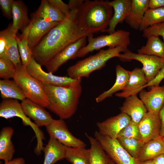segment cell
<instances>
[{"mask_svg":"<svg viewBox=\"0 0 164 164\" xmlns=\"http://www.w3.org/2000/svg\"><path fill=\"white\" fill-rule=\"evenodd\" d=\"M70 9V15L51 29L32 49V57L42 66L70 44L90 34L82 30L76 20L78 10Z\"/></svg>","mask_w":164,"mask_h":164,"instance_id":"6da1fadb","label":"cell"},{"mask_svg":"<svg viewBox=\"0 0 164 164\" xmlns=\"http://www.w3.org/2000/svg\"><path fill=\"white\" fill-rule=\"evenodd\" d=\"M113 9L109 1L84 0L78 9L77 23L89 34L104 32L108 28Z\"/></svg>","mask_w":164,"mask_h":164,"instance_id":"7a4b0ae2","label":"cell"},{"mask_svg":"<svg viewBox=\"0 0 164 164\" xmlns=\"http://www.w3.org/2000/svg\"><path fill=\"white\" fill-rule=\"evenodd\" d=\"M43 85L49 102L46 108L60 119L72 117L76 111L82 94L81 84L69 87Z\"/></svg>","mask_w":164,"mask_h":164,"instance_id":"3957f363","label":"cell"},{"mask_svg":"<svg viewBox=\"0 0 164 164\" xmlns=\"http://www.w3.org/2000/svg\"><path fill=\"white\" fill-rule=\"evenodd\" d=\"M126 50L119 46L100 50L96 54L79 60L69 67L67 71L68 76L73 78L88 77L92 73L105 67L108 60L118 57L121 52H124Z\"/></svg>","mask_w":164,"mask_h":164,"instance_id":"277c9868","label":"cell"},{"mask_svg":"<svg viewBox=\"0 0 164 164\" xmlns=\"http://www.w3.org/2000/svg\"><path fill=\"white\" fill-rule=\"evenodd\" d=\"M15 67L13 80L20 87L26 99L47 108L48 101L43 84L28 72L26 67L19 65Z\"/></svg>","mask_w":164,"mask_h":164,"instance_id":"5b68a950","label":"cell"},{"mask_svg":"<svg viewBox=\"0 0 164 164\" xmlns=\"http://www.w3.org/2000/svg\"><path fill=\"white\" fill-rule=\"evenodd\" d=\"M130 34L129 32L121 29L96 37L91 34L87 37L88 43L79 50L76 57H83L90 52L106 46L114 48L120 46L126 50L130 43Z\"/></svg>","mask_w":164,"mask_h":164,"instance_id":"8992f818","label":"cell"},{"mask_svg":"<svg viewBox=\"0 0 164 164\" xmlns=\"http://www.w3.org/2000/svg\"><path fill=\"white\" fill-rule=\"evenodd\" d=\"M94 137L110 158L116 164H139L138 159L130 155L117 139L103 135L98 131L95 132Z\"/></svg>","mask_w":164,"mask_h":164,"instance_id":"52a82bcc","label":"cell"},{"mask_svg":"<svg viewBox=\"0 0 164 164\" xmlns=\"http://www.w3.org/2000/svg\"><path fill=\"white\" fill-rule=\"evenodd\" d=\"M27 70L31 76L43 84L53 86L69 87L81 84V78H73L69 76L55 75L43 70L41 66L32 57L26 66Z\"/></svg>","mask_w":164,"mask_h":164,"instance_id":"ba28073f","label":"cell"},{"mask_svg":"<svg viewBox=\"0 0 164 164\" xmlns=\"http://www.w3.org/2000/svg\"><path fill=\"white\" fill-rule=\"evenodd\" d=\"M0 117L5 119L14 117L20 118L22 119L24 125L30 126L33 130L38 142H42L44 139L43 132L25 114L21 103L18 100L13 99H3L0 104Z\"/></svg>","mask_w":164,"mask_h":164,"instance_id":"9c48e42d","label":"cell"},{"mask_svg":"<svg viewBox=\"0 0 164 164\" xmlns=\"http://www.w3.org/2000/svg\"><path fill=\"white\" fill-rule=\"evenodd\" d=\"M122 61L135 60L141 62L148 83L153 80L164 66V59L154 56L136 53L128 49L118 57Z\"/></svg>","mask_w":164,"mask_h":164,"instance_id":"30bf717a","label":"cell"},{"mask_svg":"<svg viewBox=\"0 0 164 164\" xmlns=\"http://www.w3.org/2000/svg\"><path fill=\"white\" fill-rule=\"evenodd\" d=\"M46 127L50 137L55 138L66 147H85L86 146L83 141L72 134L63 119H53Z\"/></svg>","mask_w":164,"mask_h":164,"instance_id":"8fae6325","label":"cell"},{"mask_svg":"<svg viewBox=\"0 0 164 164\" xmlns=\"http://www.w3.org/2000/svg\"><path fill=\"white\" fill-rule=\"evenodd\" d=\"M87 36H84L69 45L56 54L45 66L48 72L54 73L63 64L76 58L79 50L86 45Z\"/></svg>","mask_w":164,"mask_h":164,"instance_id":"7c38bea8","label":"cell"},{"mask_svg":"<svg viewBox=\"0 0 164 164\" xmlns=\"http://www.w3.org/2000/svg\"><path fill=\"white\" fill-rule=\"evenodd\" d=\"M131 117L121 112L102 122H98L97 125L101 134L111 138L117 139L121 131L129 123Z\"/></svg>","mask_w":164,"mask_h":164,"instance_id":"4fadbf2b","label":"cell"},{"mask_svg":"<svg viewBox=\"0 0 164 164\" xmlns=\"http://www.w3.org/2000/svg\"><path fill=\"white\" fill-rule=\"evenodd\" d=\"M161 125L159 113L147 112L138 123L142 140L146 143L159 136Z\"/></svg>","mask_w":164,"mask_h":164,"instance_id":"5bb4252c","label":"cell"},{"mask_svg":"<svg viewBox=\"0 0 164 164\" xmlns=\"http://www.w3.org/2000/svg\"><path fill=\"white\" fill-rule=\"evenodd\" d=\"M150 89H143L139 92L140 99L148 111L159 113L164 105V86L150 87Z\"/></svg>","mask_w":164,"mask_h":164,"instance_id":"9a60e30c","label":"cell"},{"mask_svg":"<svg viewBox=\"0 0 164 164\" xmlns=\"http://www.w3.org/2000/svg\"><path fill=\"white\" fill-rule=\"evenodd\" d=\"M22 109L25 114L39 127L50 124L53 119L43 107L30 100L25 99L21 101Z\"/></svg>","mask_w":164,"mask_h":164,"instance_id":"2e32d148","label":"cell"},{"mask_svg":"<svg viewBox=\"0 0 164 164\" xmlns=\"http://www.w3.org/2000/svg\"><path fill=\"white\" fill-rule=\"evenodd\" d=\"M30 20L32 26L28 39L29 46L32 50L49 31L60 22L47 21L32 13Z\"/></svg>","mask_w":164,"mask_h":164,"instance_id":"e0dca14e","label":"cell"},{"mask_svg":"<svg viewBox=\"0 0 164 164\" xmlns=\"http://www.w3.org/2000/svg\"><path fill=\"white\" fill-rule=\"evenodd\" d=\"M148 83L142 68L136 67L130 71L129 80L125 88L121 92L116 93L115 95L125 98L137 94L143 89V87Z\"/></svg>","mask_w":164,"mask_h":164,"instance_id":"ac0fdd59","label":"cell"},{"mask_svg":"<svg viewBox=\"0 0 164 164\" xmlns=\"http://www.w3.org/2000/svg\"><path fill=\"white\" fill-rule=\"evenodd\" d=\"M109 3L114 10V13L108 28L104 32L109 34L115 31V28L118 24L125 21L131 10L132 0H114L109 1Z\"/></svg>","mask_w":164,"mask_h":164,"instance_id":"d6986e66","label":"cell"},{"mask_svg":"<svg viewBox=\"0 0 164 164\" xmlns=\"http://www.w3.org/2000/svg\"><path fill=\"white\" fill-rule=\"evenodd\" d=\"M121 112L129 116L131 119L138 123L147 112V109L142 101L137 94L126 98L122 106L119 108Z\"/></svg>","mask_w":164,"mask_h":164,"instance_id":"ffe728a7","label":"cell"},{"mask_svg":"<svg viewBox=\"0 0 164 164\" xmlns=\"http://www.w3.org/2000/svg\"><path fill=\"white\" fill-rule=\"evenodd\" d=\"M34 15L50 22H60L67 17L53 2V0H43Z\"/></svg>","mask_w":164,"mask_h":164,"instance_id":"44dd1931","label":"cell"},{"mask_svg":"<svg viewBox=\"0 0 164 164\" xmlns=\"http://www.w3.org/2000/svg\"><path fill=\"white\" fill-rule=\"evenodd\" d=\"M12 29L16 32L23 31L31 22L28 16V9L23 2L20 0L14 1L12 11Z\"/></svg>","mask_w":164,"mask_h":164,"instance_id":"7402d4cb","label":"cell"},{"mask_svg":"<svg viewBox=\"0 0 164 164\" xmlns=\"http://www.w3.org/2000/svg\"><path fill=\"white\" fill-rule=\"evenodd\" d=\"M149 1L132 0L131 10L125 21L132 28L139 30L145 13L149 9Z\"/></svg>","mask_w":164,"mask_h":164,"instance_id":"603a6c76","label":"cell"},{"mask_svg":"<svg viewBox=\"0 0 164 164\" xmlns=\"http://www.w3.org/2000/svg\"><path fill=\"white\" fill-rule=\"evenodd\" d=\"M66 146L55 138L50 137L47 144L43 147V164H54L65 159Z\"/></svg>","mask_w":164,"mask_h":164,"instance_id":"cb8c5ba5","label":"cell"},{"mask_svg":"<svg viewBox=\"0 0 164 164\" xmlns=\"http://www.w3.org/2000/svg\"><path fill=\"white\" fill-rule=\"evenodd\" d=\"M115 71L116 79L114 83L110 88L103 92L96 98L97 103L112 96L119 91H123L126 87L129 80L130 71L125 70L120 65H118L116 67Z\"/></svg>","mask_w":164,"mask_h":164,"instance_id":"d4e9b609","label":"cell"},{"mask_svg":"<svg viewBox=\"0 0 164 164\" xmlns=\"http://www.w3.org/2000/svg\"><path fill=\"white\" fill-rule=\"evenodd\" d=\"M13 128L10 126L3 127L0 132V159L6 162L12 160L15 152L12 141Z\"/></svg>","mask_w":164,"mask_h":164,"instance_id":"484cf974","label":"cell"},{"mask_svg":"<svg viewBox=\"0 0 164 164\" xmlns=\"http://www.w3.org/2000/svg\"><path fill=\"white\" fill-rule=\"evenodd\" d=\"M164 154V142L160 135L145 143L138 158L139 162L153 159Z\"/></svg>","mask_w":164,"mask_h":164,"instance_id":"4316f807","label":"cell"},{"mask_svg":"<svg viewBox=\"0 0 164 164\" xmlns=\"http://www.w3.org/2000/svg\"><path fill=\"white\" fill-rule=\"evenodd\" d=\"M2 31L6 41L7 52L9 58L15 67L22 64L16 39L17 32L12 29L11 24Z\"/></svg>","mask_w":164,"mask_h":164,"instance_id":"83f0119b","label":"cell"},{"mask_svg":"<svg viewBox=\"0 0 164 164\" xmlns=\"http://www.w3.org/2000/svg\"><path fill=\"white\" fill-rule=\"evenodd\" d=\"M32 26L31 22L23 31L22 33L17 35L18 50L22 65L26 67L32 58V50L29 47L28 42L29 32Z\"/></svg>","mask_w":164,"mask_h":164,"instance_id":"f1b7e54d","label":"cell"},{"mask_svg":"<svg viewBox=\"0 0 164 164\" xmlns=\"http://www.w3.org/2000/svg\"><path fill=\"white\" fill-rule=\"evenodd\" d=\"M90 144L89 149L90 164H108L111 159L99 142L85 133Z\"/></svg>","mask_w":164,"mask_h":164,"instance_id":"f546056e","label":"cell"},{"mask_svg":"<svg viewBox=\"0 0 164 164\" xmlns=\"http://www.w3.org/2000/svg\"><path fill=\"white\" fill-rule=\"evenodd\" d=\"M0 91L1 97L3 99H13L22 101L26 98L20 87L14 80H0Z\"/></svg>","mask_w":164,"mask_h":164,"instance_id":"4dcf8cb0","label":"cell"},{"mask_svg":"<svg viewBox=\"0 0 164 164\" xmlns=\"http://www.w3.org/2000/svg\"><path fill=\"white\" fill-rule=\"evenodd\" d=\"M147 39L145 45L138 50V53L155 56L164 59V42L158 36H151Z\"/></svg>","mask_w":164,"mask_h":164,"instance_id":"1f68e13d","label":"cell"},{"mask_svg":"<svg viewBox=\"0 0 164 164\" xmlns=\"http://www.w3.org/2000/svg\"><path fill=\"white\" fill-rule=\"evenodd\" d=\"M65 159L71 164H90L89 149L66 147Z\"/></svg>","mask_w":164,"mask_h":164,"instance_id":"d6a6232c","label":"cell"},{"mask_svg":"<svg viewBox=\"0 0 164 164\" xmlns=\"http://www.w3.org/2000/svg\"><path fill=\"white\" fill-rule=\"evenodd\" d=\"M164 22V7L148 9L144 16L139 30L143 31L153 25Z\"/></svg>","mask_w":164,"mask_h":164,"instance_id":"836d02e7","label":"cell"},{"mask_svg":"<svg viewBox=\"0 0 164 164\" xmlns=\"http://www.w3.org/2000/svg\"><path fill=\"white\" fill-rule=\"evenodd\" d=\"M122 147L133 157L137 159L145 143L142 140L123 137L117 138Z\"/></svg>","mask_w":164,"mask_h":164,"instance_id":"e575fe53","label":"cell"},{"mask_svg":"<svg viewBox=\"0 0 164 164\" xmlns=\"http://www.w3.org/2000/svg\"><path fill=\"white\" fill-rule=\"evenodd\" d=\"M15 67L8 57H0V77L2 79L12 78L15 72Z\"/></svg>","mask_w":164,"mask_h":164,"instance_id":"d590c367","label":"cell"},{"mask_svg":"<svg viewBox=\"0 0 164 164\" xmlns=\"http://www.w3.org/2000/svg\"><path fill=\"white\" fill-rule=\"evenodd\" d=\"M121 137L142 140L138 123L131 119L128 124L121 131L118 138Z\"/></svg>","mask_w":164,"mask_h":164,"instance_id":"8d00e7d4","label":"cell"},{"mask_svg":"<svg viewBox=\"0 0 164 164\" xmlns=\"http://www.w3.org/2000/svg\"><path fill=\"white\" fill-rule=\"evenodd\" d=\"M142 32V36L145 38L151 36H161L164 42V22L149 27Z\"/></svg>","mask_w":164,"mask_h":164,"instance_id":"74e56055","label":"cell"},{"mask_svg":"<svg viewBox=\"0 0 164 164\" xmlns=\"http://www.w3.org/2000/svg\"><path fill=\"white\" fill-rule=\"evenodd\" d=\"M14 0H0V6L3 15L10 19L12 18V5Z\"/></svg>","mask_w":164,"mask_h":164,"instance_id":"f35d334b","label":"cell"},{"mask_svg":"<svg viewBox=\"0 0 164 164\" xmlns=\"http://www.w3.org/2000/svg\"><path fill=\"white\" fill-rule=\"evenodd\" d=\"M164 79V66L160 70L156 77L152 81L148 83L143 88L152 86L159 85L161 81Z\"/></svg>","mask_w":164,"mask_h":164,"instance_id":"ab89813d","label":"cell"},{"mask_svg":"<svg viewBox=\"0 0 164 164\" xmlns=\"http://www.w3.org/2000/svg\"><path fill=\"white\" fill-rule=\"evenodd\" d=\"M6 41L4 34L2 31L0 32V57H8L6 47Z\"/></svg>","mask_w":164,"mask_h":164,"instance_id":"60d3db41","label":"cell"},{"mask_svg":"<svg viewBox=\"0 0 164 164\" xmlns=\"http://www.w3.org/2000/svg\"><path fill=\"white\" fill-rule=\"evenodd\" d=\"M164 7V0H149L148 8L156 9Z\"/></svg>","mask_w":164,"mask_h":164,"instance_id":"b9f144b4","label":"cell"},{"mask_svg":"<svg viewBox=\"0 0 164 164\" xmlns=\"http://www.w3.org/2000/svg\"><path fill=\"white\" fill-rule=\"evenodd\" d=\"M159 116L161 121V128L160 135L164 136V105L159 112Z\"/></svg>","mask_w":164,"mask_h":164,"instance_id":"7bdbcfd3","label":"cell"},{"mask_svg":"<svg viewBox=\"0 0 164 164\" xmlns=\"http://www.w3.org/2000/svg\"><path fill=\"white\" fill-rule=\"evenodd\" d=\"M4 164H25V162L23 158L19 157L5 162Z\"/></svg>","mask_w":164,"mask_h":164,"instance_id":"ee69618b","label":"cell"},{"mask_svg":"<svg viewBox=\"0 0 164 164\" xmlns=\"http://www.w3.org/2000/svg\"><path fill=\"white\" fill-rule=\"evenodd\" d=\"M152 160L154 164H164V154L156 156Z\"/></svg>","mask_w":164,"mask_h":164,"instance_id":"f6af8a7d","label":"cell"},{"mask_svg":"<svg viewBox=\"0 0 164 164\" xmlns=\"http://www.w3.org/2000/svg\"><path fill=\"white\" fill-rule=\"evenodd\" d=\"M139 164H154L152 159L139 162Z\"/></svg>","mask_w":164,"mask_h":164,"instance_id":"bcb514c9","label":"cell"},{"mask_svg":"<svg viewBox=\"0 0 164 164\" xmlns=\"http://www.w3.org/2000/svg\"><path fill=\"white\" fill-rule=\"evenodd\" d=\"M108 164H116L114 162L112 161L111 159L110 160Z\"/></svg>","mask_w":164,"mask_h":164,"instance_id":"7dc6e473","label":"cell"},{"mask_svg":"<svg viewBox=\"0 0 164 164\" xmlns=\"http://www.w3.org/2000/svg\"><path fill=\"white\" fill-rule=\"evenodd\" d=\"M162 138H163V141L164 142V136L163 137H162Z\"/></svg>","mask_w":164,"mask_h":164,"instance_id":"c3c4849f","label":"cell"}]
</instances>
